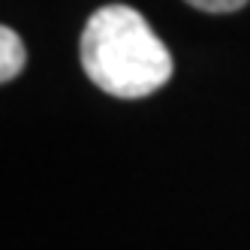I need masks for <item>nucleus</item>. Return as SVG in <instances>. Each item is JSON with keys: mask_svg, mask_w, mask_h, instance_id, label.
<instances>
[{"mask_svg": "<svg viewBox=\"0 0 250 250\" xmlns=\"http://www.w3.org/2000/svg\"><path fill=\"white\" fill-rule=\"evenodd\" d=\"M84 76L118 100L151 97L172 79V55L154 37L145 15L112 3L87 19L79 42Z\"/></svg>", "mask_w": 250, "mask_h": 250, "instance_id": "1", "label": "nucleus"}, {"mask_svg": "<svg viewBox=\"0 0 250 250\" xmlns=\"http://www.w3.org/2000/svg\"><path fill=\"white\" fill-rule=\"evenodd\" d=\"M27 55H24V42L21 37L15 33L12 27H0V79L3 82H12L15 76L21 73Z\"/></svg>", "mask_w": 250, "mask_h": 250, "instance_id": "2", "label": "nucleus"}, {"mask_svg": "<svg viewBox=\"0 0 250 250\" xmlns=\"http://www.w3.org/2000/svg\"><path fill=\"white\" fill-rule=\"evenodd\" d=\"M187 3L196 6V9H202V12L220 15V12H235V9H241L247 0H187Z\"/></svg>", "mask_w": 250, "mask_h": 250, "instance_id": "3", "label": "nucleus"}]
</instances>
